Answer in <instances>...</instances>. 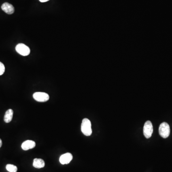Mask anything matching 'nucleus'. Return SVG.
<instances>
[{"label": "nucleus", "instance_id": "obj_14", "mask_svg": "<svg viewBox=\"0 0 172 172\" xmlns=\"http://www.w3.org/2000/svg\"><path fill=\"white\" fill-rule=\"evenodd\" d=\"M2 146V141L1 139H0V148Z\"/></svg>", "mask_w": 172, "mask_h": 172}, {"label": "nucleus", "instance_id": "obj_7", "mask_svg": "<svg viewBox=\"0 0 172 172\" xmlns=\"http://www.w3.org/2000/svg\"><path fill=\"white\" fill-rule=\"evenodd\" d=\"M1 8L3 11L8 15H11L15 12V8L13 5L8 2H5L2 4Z\"/></svg>", "mask_w": 172, "mask_h": 172}, {"label": "nucleus", "instance_id": "obj_8", "mask_svg": "<svg viewBox=\"0 0 172 172\" xmlns=\"http://www.w3.org/2000/svg\"><path fill=\"white\" fill-rule=\"evenodd\" d=\"M35 146V142L32 140L25 141L22 144V145H21L22 149L24 151L31 149L34 148Z\"/></svg>", "mask_w": 172, "mask_h": 172}, {"label": "nucleus", "instance_id": "obj_9", "mask_svg": "<svg viewBox=\"0 0 172 172\" xmlns=\"http://www.w3.org/2000/svg\"><path fill=\"white\" fill-rule=\"evenodd\" d=\"M14 112L13 109H9L6 112L4 117V121L6 123H9L11 122L13 117Z\"/></svg>", "mask_w": 172, "mask_h": 172}, {"label": "nucleus", "instance_id": "obj_5", "mask_svg": "<svg viewBox=\"0 0 172 172\" xmlns=\"http://www.w3.org/2000/svg\"><path fill=\"white\" fill-rule=\"evenodd\" d=\"M33 98L37 102H43L49 100V96L46 93L37 92L34 94Z\"/></svg>", "mask_w": 172, "mask_h": 172}, {"label": "nucleus", "instance_id": "obj_1", "mask_svg": "<svg viewBox=\"0 0 172 172\" xmlns=\"http://www.w3.org/2000/svg\"><path fill=\"white\" fill-rule=\"evenodd\" d=\"M81 131L85 135L89 136L92 134L91 124L90 120L88 118H85L82 120L81 127Z\"/></svg>", "mask_w": 172, "mask_h": 172}, {"label": "nucleus", "instance_id": "obj_10", "mask_svg": "<svg viewBox=\"0 0 172 172\" xmlns=\"http://www.w3.org/2000/svg\"><path fill=\"white\" fill-rule=\"evenodd\" d=\"M33 167L36 168H42L45 165L44 161L42 159L35 158L34 160Z\"/></svg>", "mask_w": 172, "mask_h": 172}, {"label": "nucleus", "instance_id": "obj_11", "mask_svg": "<svg viewBox=\"0 0 172 172\" xmlns=\"http://www.w3.org/2000/svg\"><path fill=\"white\" fill-rule=\"evenodd\" d=\"M6 170L9 172H16L17 171V167L13 164H7L6 166Z\"/></svg>", "mask_w": 172, "mask_h": 172}, {"label": "nucleus", "instance_id": "obj_12", "mask_svg": "<svg viewBox=\"0 0 172 172\" xmlns=\"http://www.w3.org/2000/svg\"><path fill=\"white\" fill-rule=\"evenodd\" d=\"M5 71V67L4 64L0 62V76L2 75Z\"/></svg>", "mask_w": 172, "mask_h": 172}, {"label": "nucleus", "instance_id": "obj_3", "mask_svg": "<svg viewBox=\"0 0 172 172\" xmlns=\"http://www.w3.org/2000/svg\"><path fill=\"white\" fill-rule=\"evenodd\" d=\"M15 50L18 54L23 56H27L30 53L29 47L24 44H19L15 47Z\"/></svg>", "mask_w": 172, "mask_h": 172}, {"label": "nucleus", "instance_id": "obj_2", "mask_svg": "<svg viewBox=\"0 0 172 172\" xmlns=\"http://www.w3.org/2000/svg\"><path fill=\"white\" fill-rule=\"evenodd\" d=\"M159 135L163 138H167L170 135V126L167 123L165 122L161 123L159 128Z\"/></svg>", "mask_w": 172, "mask_h": 172}, {"label": "nucleus", "instance_id": "obj_13", "mask_svg": "<svg viewBox=\"0 0 172 172\" xmlns=\"http://www.w3.org/2000/svg\"><path fill=\"white\" fill-rule=\"evenodd\" d=\"M49 0H39V1L41 2H47Z\"/></svg>", "mask_w": 172, "mask_h": 172}, {"label": "nucleus", "instance_id": "obj_4", "mask_svg": "<svg viewBox=\"0 0 172 172\" xmlns=\"http://www.w3.org/2000/svg\"><path fill=\"white\" fill-rule=\"evenodd\" d=\"M153 132V126L152 122L148 121L145 122L144 127V135L145 138L149 139L152 136Z\"/></svg>", "mask_w": 172, "mask_h": 172}, {"label": "nucleus", "instance_id": "obj_6", "mask_svg": "<svg viewBox=\"0 0 172 172\" xmlns=\"http://www.w3.org/2000/svg\"><path fill=\"white\" fill-rule=\"evenodd\" d=\"M73 159L72 154L70 153L63 154L60 157L59 162L62 164H69Z\"/></svg>", "mask_w": 172, "mask_h": 172}]
</instances>
